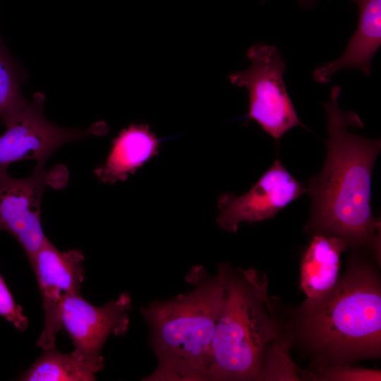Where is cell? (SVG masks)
Listing matches in <instances>:
<instances>
[{
    "mask_svg": "<svg viewBox=\"0 0 381 381\" xmlns=\"http://www.w3.org/2000/svg\"><path fill=\"white\" fill-rule=\"evenodd\" d=\"M45 97L37 92L32 101L6 126L0 136V167L23 159H35L44 165L58 148L69 142L105 133L104 123L97 122L85 130L65 128L49 121L43 114Z\"/></svg>",
    "mask_w": 381,
    "mask_h": 381,
    "instance_id": "7",
    "label": "cell"
},
{
    "mask_svg": "<svg viewBox=\"0 0 381 381\" xmlns=\"http://www.w3.org/2000/svg\"><path fill=\"white\" fill-rule=\"evenodd\" d=\"M104 365L82 357L64 353L55 346L42 353L19 377L23 381H93Z\"/></svg>",
    "mask_w": 381,
    "mask_h": 381,
    "instance_id": "14",
    "label": "cell"
},
{
    "mask_svg": "<svg viewBox=\"0 0 381 381\" xmlns=\"http://www.w3.org/2000/svg\"><path fill=\"white\" fill-rule=\"evenodd\" d=\"M380 371L348 366L325 367L320 369L317 380L339 381L380 380Z\"/></svg>",
    "mask_w": 381,
    "mask_h": 381,
    "instance_id": "17",
    "label": "cell"
},
{
    "mask_svg": "<svg viewBox=\"0 0 381 381\" xmlns=\"http://www.w3.org/2000/svg\"><path fill=\"white\" fill-rule=\"evenodd\" d=\"M224 298L217 318L207 381L262 380L277 329L270 309L265 275L220 264Z\"/></svg>",
    "mask_w": 381,
    "mask_h": 381,
    "instance_id": "3",
    "label": "cell"
},
{
    "mask_svg": "<svg viewBox=\"0 0 381 381\" xmlns=\"http://www.w3.org/2000/svg\"><path fill=\"white\" fill-rule=\"evenodd\" d=\"M23 78L18 65L0 37V117L5 126L28 103L21 92Z\"/></svg>",
    "mask_w": 381,
    "mask_h": 381,
    "instance_id": "15",
    "label": "cell"
},
{
    "mask_svg": "<svg viewBox=\"0 0 381 381\" xmlns=\"http://www.w3.org/2000/svg\"><path fill=\"white\" fill-rule=\"evenodd\" d=\"M246 55L250 67L229 74L228 78L231 84L248 92V119L277 141L296 126L306 128L287 92L284 81L286 64L278 48L257 43Z\"/></svg>",
    "mask_w": 381,
    "mask_h": 381,
    "instance_id": "5",
    "label": "cell"
},
{
    "mask_svg": "<svg viewBox=\"0 0 381 381\" xmlns=\"http://www.w3.org/2000/svg\"><path fill=\"white\" fill-rule=\"evenodd\" d=\"M341 89L334 86L329 103H323L327 116V155L322 171L308 181L310 217L308 226L339 237L349 246H369L380 253V222L370 206L371 177L381 149L380 139L353 133L351 126L363 128L359 116L339 106Z\"/></svg>",
    "mask_w": 381,
    "mask_h": 381,
    "instance_id": "1",
    "label": "cell"
},
{
    "mask_svg": "<svg viewBox=\"0 0 381 381\" xmlns=\"http://www.w3.org/2000/svg\"><path fill=\"white\" fill-rule=\"evenodd\" d=\"M185 279L189 291L140 307L157 361L143 381H207L223 279L219 271L211 275L202 265L192 267Z\"/></svg>",
    "mask_w": 381,
    "mask_h": 381,
    "instance_id": "2",
    "label": "cell"
},
{
    "mask_svg": "<svg viewBox=\"0 0 381 381\" xmlns=\"http://www.w3.org/2000/svg\"><path fill=\"white\" fill-rule=\"evenodd\" d=\"M128 292L121 293L102 306H96L73 294L64 301L61 322L73 341V354L104 365L103 346L111 335L121 337L128 329L131 308Z\"/></svg>",
    "mask_w": 381,
    "mask_h": 381,
    "instance_id": "9",
    "label": "cell"
},
{
    "mask_svg": "<svg viewBox=\"0 0 381 381\" xmlns=\"http://www.w3.org/2000/svg\"><path fill=\"white\" fill-rule=\"evenodd\" d=\"M84 260L79 250L60 251L47 238L30 262L44 311L43 330L36 341L42 350L55 346L56 335L63 329L61 308L64 301L80 294L85 279Z\"/></svg>",
    "mask_w": 381,
    "mask_h": 381,
    "instance_id": "8",
    "label": "cell"
},
{
    "mask_svg": "<svg viewBox=\"0 0 381 381\" xmlns=\"http://www.w3.org/2000/svg\"><path fill=\"white\" fill-rule=\"evenodd\" d=\"M307 193V187L297 181L279 159L246 193H223L217 200L218 225L235 232L241 222H256L273 218L292 201Z\"/></svg>",
    "mask_w": 381,
    "mask_h": 381,
    "instance_id": "10",
    "label": "cell"
},
{
    "mask_svg": "<svg viewBox=\"0 0 381 381\" xmlns=\"http://www.w3.org/2000/svg\"><path fill=\"white\" fill-rule=\"evenodd\" d=\"M62 168L47 171L37 164L25 179L12 178L0 167V231L11 234L20 243L30 262L47 238L41 222V205L47 186L61 188L67 181Z\"/></svg>",
    "mask_w": 381,
    "mask_h": 381,
    "instance_id": "6",
    "label": "cell"
},
{
    "mask_svg": "<svg viewBox=\"0 0 381 381\" xmlns=\"http://www.w3.org/2000/svg\"><path fill=\"white\" fill-rule=\"evenodd\" d=\"M326 294L305 303L303 333L332 362L376 358L381 349V291L377 278L356 266Z\"/></svg>",
    "mask_w": 381,
    "mask_h": 381,
    "instance_id": "4",
    "label": "cell"
},
{
    "mask_svg": "<svg viewBox=\"0 0 381 381\" xmlns=\"http://www.w3.org/2000/svg\"><path fill=\"white\" fill-rule=\"evenodd\" d=\"M0 316L11 322L20 332L28 327V318L23 314V308L18 304L0 274Z\"/></svg>",
    "mask_w": 381,
    "mask_h": 381,
    "instance_id": "16",
    "label": "cell"
},
{
    "mask_svg": "<svg viewBox=\"0 0 381 381\" xmlns=\"http://www.w3.org/2000/svg\"><path fill=\"white\" fill-rule=\"evenodd\" d=\"M358 6V23L343 54L337 59L316 67L314 80L329 83L336 72L356 68L366 75L372 71V59L381 45V0H351Z\"/></svg>",
    "mask_w": 381,
    "mask_h": 381,
    "instance_id": "11",
    "label": "cell"
},
{
    "mask_svg": "<svg viewBox=\"0 0 381 381\" xmlns=\"http://www.w3.org/2000/svg\"><path fill=\"white\" fill-rule=\"evenodd\" d=\"M349 244L326 234L313 235L302 259L301 287L308 299L322 297L338 282L341 254Z\"/></svg>",
    "mask_w": 381,
    "mask_h": 381,
    "instance_id": "13",
    "label": "cell"
},
{
    "mask_svg": "<svg viewBox=\"0 0 381 381\" xmlns=\"http://www.w3.org/2000/svg\"><path fill=\"white\" fill-rule=\"evenodd\" d=\"M303 8H312L316 2V0H297Z\"/></svg>",
    "mask_w": 381,
    "mask_h": 381,
    "instance_id": "18",
    "label": "cell"
},
{
    "mask_svg": "<svg viewBox=\"0 0 381 381\" xmlns=\"http://www.w3.org/2000/svg\"><path fill=\"white\" fill-rule=\"evenodd\" d=\"M159 140L147 125H129L112 140L103 165L94 170L98 179L113 184L126 181L130 174L157 155Z\"/></svg>",
    "mask_w": 381,
    "mask_h": 381,
    "instance_id": "12",
    "label": "cell"
}]
</instances>
